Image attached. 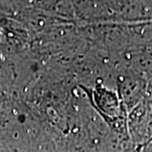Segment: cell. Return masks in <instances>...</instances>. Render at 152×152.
I'll return each mask as SVG.
<instances>
[{
  "mask_svg": "<svg viewBox=\"0 0 152 152\" xmlns=\"http://www.w3.org/2000/svg\"><path fill=\"white\" fill-rule=\"evenodd\" d=\"M134 152H140V146L137 147V148H136V150Z\"/></svg>",
  "mask_w": 152,
  "mask_h": 152,
  "instance_id": "1",
  "label": "cell"
}]
</instances>
